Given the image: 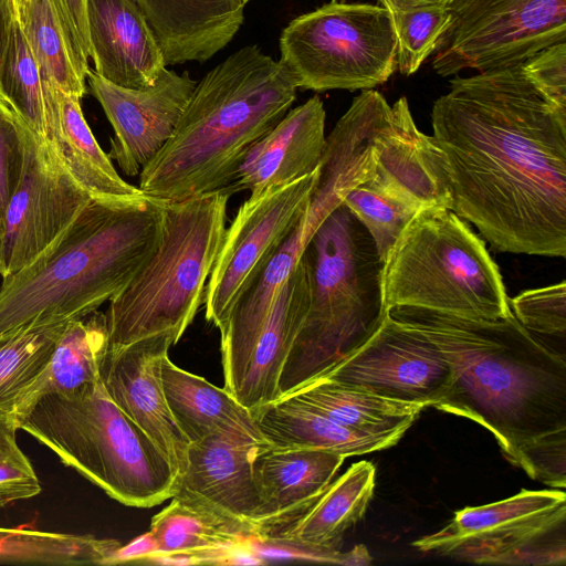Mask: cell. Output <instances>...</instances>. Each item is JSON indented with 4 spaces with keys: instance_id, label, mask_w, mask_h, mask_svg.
Wrapping results in <instances>:
<instances>
[{
    "instance_id": "1",
    "label": "cell",
    "mask_w": 566,
    "mask_h": 566,
    "mask_svg": "<svg viewBox=\"0 0 566 566\" xmlns=\"http://www.w3.org/2000/svg\"><path fill=\"white\" fill-rule=\"evenodd\" d=\"M452 210L497 251L566 255V113L522 63L454 77L432 106Z\"/></svg>"
},
{
    "instance_id": "2",
    "label": "cell",
    "mask_w": 566,
    "mask_h": 566,
    "mask_svg": "<svg viewBox=\"0 0 566 566\" xmlns=\"http://www.w3.org/2000/svg\"><path fill=\"white\" fill-rule=\"evenodd\" d=\"M433 342L450 363L451 382L433 408L489 430L517 465L521 450L566 430V360L526 331L513 313L471 319L419 307L388 311Z\"/></svg>"
},
{
    "instance_id": "3",
    "label": "cell",
    "mask_w": 566,
    "mask_h": 566,
    "mask_svg": "<svg viewBox=\"0 0 566 566\" xmlns=\"http://www.w3.org/2000/svg\"><path fill=\"white\" fill-rule=\"evenodd\" d=\"M296 92L287 67L259 45L230 54L196 84L172 135L138 175L139 190L164 203L223 190Z\"/></svg>"
},
{
    "instance_id": "4",
    "label": "cell",
    "mask_w": 566,
    "mask_h": 566,
    "mask_svg": "<svg viewBox=\"0 0 566 566\" xmlns=\"http://www.w3.org/2000/svg\"><path fill=\"white\" fill-rule=\"evenodd\" d=\"M165 203L92 199L36 261L3 277L0 336L32 322L72 319L118 294L156 250Z\"/></svg>"
},
{
    "instance_id": "5",
    "label": "cell",
    "mask_w": 566,
    "mask_h": 566,
    "mask_svg": "<svg viewBox=\"0 0 566 566\" xmlns=\"http://www.w3.org/2000/svg\"><path fill=\"white\" fill-rule=\"evenodd\" d=\"M311 296L285 361L280 397L322 377L377 331L387 314L376 244L343 203L318 226L304 250Z\"/></svg>"
},
{
    "instance_id": "6",
    "label": "cell",
    "mask_w": 566,
    "mask_h": 566,
    "mask_svg": "<svg viewBox=\"0 0 566 566\" xmlns=\"http://www.w3.org/2000/svg\"><path fill=\"white\" fill-rule=\"evenodd\" d=\"M60 461L133 507L171 499L177 474L156 443L111 399L98 381L69 394H49L17 417Z\"/></svg>"
},
{
    "instance_id": "7",
    "label": "cell",
    "mask_w": 566,
    "mask_h": 566,
    "mask_svg": "<svg viewBox=\"0 0 566 566\" xmlns=\"http://www.w3.org/2000/svg\"><path fill=\"white\" fill-rule=\"evenodd\" d=\"M229 197L212 191L165 203L159 243L105 313L109 346L168 335L175 345L205 302L224 231Z\"/></svg>"
},
{
    "instance_id": "8",
    "label": "cell",
    "mask_w": 566,
    "mask_h": 566,
    "mask_svg": "<svg viewBox=\"0 0 566 566\" xmlns=\"http://www.w3.org/2000/svg\"><path fill=\"white\" fill-rule=\"evenodd\" d=\"M386 312L410 306L495 321L512 311L497 264L484 241L453 210H419L382 269Z\"/></svg>"
},
{
    "instance_id": "9",
    "label": "cell",
    "mask_w": 566,
    "mask_h": 566,
    "mask_svg": "<svg viewBox=\"0 0 566 566\" xmlns=\"http://www.w3.org/2000/svg\"><path fill=\"white\" fill-rule=\"evenodd\" d=\"M280 60L297 88L370 90L396 70L397 38L382 6L331 2L282 30Z\"/></svg>"
},
{
    "instance_id": "10",
    "label": "cell",
    "mask_w": 566,
    "mask_h": 566,
    "mask_svg": "<svg viewBox=\"0 0 566 566\" xmlns=\"http://www.w3.org/2000/svg\"><path fill=\"white\" fill-rule=\"evenodd\" d=\"M411 545L422 553L478 564L565 565L566 495L523 489L502 501L464 507Z\"/></svg>"
},
{
    "instance_id": "11",
    "label": "cell",
    "mask_w": 566,
    "mask_h": 566,
    "mask_svg": "<svg viewBox=\"0 0 566 566\" xmlns=\"http://www.w3.org/2000/svg\"><path fill=\"white\" fill-rule=\"evenodd\" d=\"M566 42V0H454L433 51L441 76L521 64Z\"/></svg>"
},
{
    "instance_id": "12",
    "label": "cell",
    "mask_w": 566,
    "mask_h": 566,
    "mask_svg": "<svg viewBox=\"0 0 566 566\" xmlns=\"http://www.w3.org/2000/svg\"><path fill=\"white\" fill-rule=\"evenodd\" d=\"M318 169L293 182L251 193L226 228L203 302L206 319L219 329L306 211Z\"/></svg>"
},
{
    "instance_id": "13",
    "label": "cell",
    "mask_w": 566,
    "mask_h": 566,
    "mask_svg": "<svg viewBox=\"0 0 566 566\" xmlns=\"http://www.w3.org/2000/svg\"><path fill=\"white\" fill-rule=\"evenodd\" d=\"M91 200L50 144L25 125L23 169L4 218L2 279L45 253Z\"/></svg>"
},
{
    "instance_id": "14",
    "label": "cell",
    "mask_w": 566,
    "mask_h": 566,
    "mask_svg": "<svg viewBox=\"0 0 566 566\" xmlns=\"http://www.w3.org/2000/svg\"><path fill=\"white\" fill-rule=\"evenodd\" d=\"M452 376L433 342L387 312L365 344L319 378L427 408L444 395Z\"/></svg>"
},
{
    "instance_id": "15",
    "label": "cell",
    "mask_w": 566,
    "mask_h": 566,
    "mask_svg": "<svg viewBox=\"0 0 566 566\" xmlns=\"http://www.w3.org/2000/svg\"><path fill=\"white\" fill-rule=\"evenodd\" d=\"M86 77L115 133L108 157L125 175L138 176L172 135L197 82L167 67L145 88L116 85L91 69Z\"/></svg>"
},
{
    "instance_id": "16",
    "label": "cell",
    "mask_w": 566,
    "mask_h": 566,
    "mask_svg": "<svg viewBox=\"0 0 566 566\" xmlns=\"http://www.w3.org/2000/svg\"><path fill=\"white\" fill-rule=\"evenodd\" d=\"M174 345L163 334L108 346L101 380L111 399L165 454L178 479L186 470L190 442L174 419L161 381V364Z\"/></svg>"
},
{
    "instance_id": "17",
    "label": "cell",
    "mask_w": 566,
    "mask_h": 566,
    "mask_svg": "<svg viewBox=\"0 0 566 566\" xmlns=\"http://www.w3.org/2000/svg\"><path fill=\"white\" fill-rule=\"evenodd\" d=\"M268 443L239 433H216L191 442L186 470L177 479L172 497L210 509L256 534L261 500L253 461Z\"/></svg>"
},
{
    "instance_id": "18",
    "label": "cell",
    "mask_w": 566,
    "mask_h": 566,
    "mask_svg": "<svg viewBox=\"0 0 566 566\" xmlns=\"http://www.w3.org/2000/svg\"><path fill=\"white\" fill-rule=\"evenodd\" d=\"M310 296V268L303 253L276 292L266 318L247 350L223 370V388L252 413L280 398V378L305 321Z\"/></svg>"
},
{
    "instance_id": "19",
    "label": "cell",
    "mask_w": 566,
    "mask_h": 566,
    "mask_svg": "<svg viewBox=\"0 0 566 566\" xmlns=\"http://www.w3.org/2000/svg\"><path fill=\"white\" fill-rule=\"evenodd\" d=\"M323 102L313 96L289 112L248 150L223 190L231 196L283 186L318 169L326 145Z\"/></svg>"
},
{
    "instance_id": "20",
    "label": "cell",
    "mask_w": 566,
    "mask_h": 566,
    "mask_svg": "<svg viewBox=\"0 0 566 566\" xmlns=\"http://www.w3.org/2000/svg\"><path fill=\"white\" fill-rule=\"evenodd\" d=\"M344 460L342 454L321 449L265 444L253 461L261 500L258 537L277 534L313 505Z\"/></svg>"
},
{
    "instance_id": "21",
    "label": "cell",
    "mask_w": 566,
    "mask_h": 566,
    "mask_svg": "<svg viewBox=\"0 0 566 566\" xmlns=\"http://www.w3.org/2000/svg\"><path fill=\"white\" fill-rule=\"evenodd\" d=\"M86 24L94 71L108 82L145 88L167 67L155 34L134 0H86Z\"/></svg>"
},
{
    "instance_id": "22",
    "label": "cell",
    "mask_w": 566,
    "mask_h": 566,
    "mask_svg": "<svg viewBox=\"0 0 566 566\" xmlns=\"http://www.w3.org/2000/svg\"><path fill=\"white\" fill-rule=\"evenodd\" d=\"M46 119V142L76 184L94 200L133 201L144 195L114 168L88 127L81 97L61 91L40 72Z\"/></svg>"
},
{
    "instance_id": "23",
    "label": "cell",
    "mask_w": 566,
    "mask_h": 566,
    "mask_svg": "<svg viewBox=\"0 0 566 566\" xmlns=\"http://www.w3.org/2000/svg\"><path fill=\"white\" fill-rule=\"evenodd\" d=\"M161 49L166 66L203 63L224 49L244 22L243 0H134Z\"/></svg>"
},
{
    "instance_id": "24",
    "label": "cell",
    "mask_w": 566,
    "mask_h": 566,
    "mask_svg": "<svg viewBox=\"0 0 566 566\" xmlns=\"http://www.w3.org/2000/svg\"><path fill=\"white\" fill-rule=\"evenodd\" d=\"M161 381L174 419L190 443L216 433L265 441L251 410L226 388L179 368L168 356L161 364Z\"/></svg>"
},
{
    "instance_id": "25",
    "label": "cell",
    "mask_w": 566,
    "mask_h": 566,
    "mask_svg": "<svg viewBox=\"0 0 566 566\" xmlns=\"http://www.w3.org/2000/svg\"><path fill=\"white\" fill-rule=\"evenodd\" d=\"M371 462L352 464L303 514L271 537L302 547L335 553L345 532L365 515L375 490Z\"/></svg>"
},
{
    "instance_id": "26",
    "label": "cell",
    "mask_w": 566,
    "mask_h": 566,
    "mask_svg": "<svg viewBox=\"0 0 566 566\" xmlns=\"http://www.w3.org/2000/svg\"><path fill=\"white\" fill-rule=\"evenodd\" d=\"M171 499L151 518L149 531L157 541V553L190 554L199 565H229L235 549L258 538L248 525L202 505Z\"/></svg>"
},
{
    "instance_id": "27",
    "label": "cell",
    "mask_w": 566,
    "mask_h": 566,
    "mask_svg": "<svg viewBox=\"0 0 566 566\" xmlns=\"http://www.w3.org/2000/svg\"><path fill=\"white\" fill-rule=\"evenodd\" d=\"M108 346L105 313L96 310L69 321L44 369L18 399L15 417L45 395L69 394L98 381Z\"/></svg>"
},
{
    "instance_id": "28",
    "label": "cell",
    "mask_w": 566,
    "mask_h": 566,
    "mask_svg": "<svg viewBox=\"0 0 566 566\" xmlns=\"http://www.w3.org/2000/svg\"><path fill=\"white\" fill-rule=\"evenodd\" d=\"M358 433L395 446L426 408L318 378L287 395ZM284 397V396H283Z\"/></svg>"
},
{
    "instance_id": "29",
    "label": "cell",
    "mask_w": 566,
    "mask_h": 566,
    "mask_svg": "<svg viewBox=\"0 0 566 566\" xmlns=\"http://www.w3.org/2000/svg\"><path fill=\"white\" fill-rule=\"evenodd\" d=\"M253 416L264 440L274 447L321 449L345 458L392 447L340 426L292 396L260 407Z\"/></svg>"
},
{
    "instance_id": "30",
    "label": "cell",
    "mask_w": 566,
    "mask_h": 566,
    "mask_svg": "<svg viewBox=\"0 0 566 566\" xmlns=\"http://www.w3.org/2000/svg\"><path fill=\"white\" fill-rule=\"evenodd\" d=\"M115 538L40 531L28 525L0 527V564L103 565L120 546Z\"/></svg>"
},
{
    "instance_id": "31",
    "label": "cell",
    "mask_w": 566,
    "mask_h": 566,
    "mask_svg": "<svg viewBox=\"0 0 566 566\" xmlns=\"http://www.w3.org/2000/svg\"><path fill=\"white\" fill-rule=\"evenodd\" d=\"M69 321L32 322L0 336V410L14 412L18 399L44 369Z\"/></svg>"
},
{
    "instance_id": "32",
    "label": "cell",
    "mask_w": 566,
    "mask_h": 566,
    "mask_svg": "<svg viewBox=\"0 0 566 566\" xmlns=\"http://www.w3.org/2000/svg\"><path fill=\"white\" fill-rule=\"evenodd\" d=\"M343 205L370 234L382 262L408 222L423 209L415 198L375 176L348 191Z\"/></svg>"
},
{
    "instance_id": "33",
    "label": "cell",
    "mask_w": 566,
    "mask_h": 566,
    "mask_svg": "<svg viewBox=\"0 0 566 566\" xmlns=\"http://www.w3.org/2000/svg\"><path fill=\"white\" fill-rule=\"evenodd\" d=\"M17 17L39 69L64 93L82 97L85 81L76 73L51 0H22Z\"/></svg>"
},
{
    "instance_id": "34",
    "label": "cell",
    "mask_w": 566,
    "mask_h": 566,
    "mask_svg": "<svg viewBox=\"0 0 566 566\" xmlns=\"http://www.w3.org/2000/svg\"><path fill=\"white\" fill-rule=\"evenodd\" d=\"M0 95L36 136L46 140L45 105L40 69L18 17L12 23L0 67Z\"/></svg>"
},
{
    "instance_id": "35",
    "label": "cell",
    "mask_w": 566,
    "mask_h": 566,
    "mask_svg": "<svg viewBox=\"0 0 566 566\" xmlns=\"http://www.w3.org/2000/svg\"><path fill=\"white\" fill-rule=\"evenodd\" d=\"M390 12L397 38L396 69L403 75H411L436 50L450 19V6Z\"/></svg>"
},
{
    "instance_id": "36",
    "label": "cell",
    "mask_w": 566,
    "mask_h": 566,
    "mask_svg": "<svg viewBox=\"0 0 566 566\" xmlns=\"http://www.w3.org/2000/svg\"><path fill=\"white\" fill-rule=\"evenodd\" d=\"M18 429L15 413L0 410V506L34 497L42 490L32 463L17 442Z\"/></svg>"
},
{
    "instance_id": "37",
    "label": "cell",
    "mask_w": 566,
    "mask_h": 566,
    "mask_svg": "<svg viewBox=\"0 0 566 566\" xmlns=\"http://www.w3.org/2000/svg\"><path fill=\"white\" fill-rule=\"evenodd\" d=\"M510 307L520 324L533 335L565 338L566 283L526 290L509 298Z\"/></svg>"
},
{
    "instance_id": "38",
    "label": "cell",
    "mask_w": 566,
    "mask_h": 566,
    "mask_svg": "<svg viewBox=\"0 0 566 566\" xmlns=\"http://www.w3.org/2000/svg\"><path fill=\"white\" fill-rule=\"evenodd\" d=\"M24 127L25 123L0 95V244L6 211L23 169Z\"/></svg>"
},
{
    "instance_id": "39",
    "label": "cell",
    "mask_w": 566,
    "mask_h": 566,
    "mask_svg": "<svg viewBox=\"0 0 566 566\" xmlns=\"http://www.w3.org/2000/svg\"><path fill=\"white\" fill-rule=\"evenodd\" d=\"M517 467L532 479L554 489L566 486V430L554 431L526 444Z\"/></svg>"
},
{
    "instance_id": "40",
    "label": "cell",
    "mask_w": 566,
    "mask_h": 566,
    "mask_svg": "<svg viewBox=\"0 0 566 566\" xmlns=\"http://www.w3.org/2000/svg\"><path fill=\"white\" fill-rule=\"evenodd\" d=\"M522 69L534 87L566 113V42L541 50L524 61Z\"/></svg>"
},
{
    "instance_id": "41",
    "label": "cell",
    "mask_w": 566,
    "mask_h": 566,
    "mask_svg": "<svg viewBox=\"0 0 566 566\" xmlns=\"http://www.w3.org/2000/svg\"><path fill=\"white\" fill-rule=\"evenodd\" d=\"M64 33L73 66L85 81L90 69L86 0H51Z\"/></svg>"
},
{
    "instance_id": "42",
    "label": "cell",
    "mask_w": 566,
    "mask_h": 566,
    "mask_svg": "<svg viewBox=\"0 0 566 566\" xmlns=\"http://www.w3.org/2000/svg\"><path fill=\"white\" fill-rule=\"evenodd\" d=\"M158 552V544L150 531L139 535L126 545H120L103 565L143 564L150 555Z\"/></svg>"
},
{
    "instance_id": "43",
    "label": "cell",
    "mask_w": 566,
    "mask_h": 566,
    "mask_svg": "<svg viewBox=\"0 0 566 566\" xmlns=\"http://www.w3.org/2000/svg\"><path fill=\"white\" fill-rule=\"evenodd\" d=\"M17 18L14 0H0V67L10 38L12 23Z\"/></svg>"
},
{
    "instance_id": "44",
    "label": "cell",
    "mask_w": 566,
    "mask_h": 566,
    "mask_svg": "<svg viewBox=\"0 0 566 566\" xmlns=\"http://www.w3.org/2000/svg\"><path fill=\"white\" fill-rule=\"evenodd\" d=\"M454 0H379L389 11L407 10L430 6H450Z\"/></svg>"
},
{
    "instance_id": "45",
    "label": "cell",
    "mask_w": 566,
    "mask_h": 566,
    "mask_svg": "<svg viewBox=\"0 0 566 566\" xmlns=\"http://www.w3.org/2000/svg\"><path fill=\"white\" fill-rule=\"evenodd\" d=\"M371 556L364 545H357L352 551L344 553L342 565H369Z\"/></svg>"
},
{
    "instance_id": "46",
    "label": "cell",
    "mask_w": 566,
    "mask_h": 566,
    "mask_svg": "<svg viewBox=\"0 0 566 566\" xmlns=\"http://www.w3.org/2000/svg\"><path fill=\"white\" fill-rule=\"evenodd\" d=\"M20 1H22V0H14V3H18V2H20Z\"/></svg>"
},
{
    "instance_id": "47",
    "label": "cell",
    "mask_w": 566,
    "mask_h": 566,
    "mask_svg": "<svg viewBox=\"0 0 566 566\" xmlns=\"http://www.w3.org/2000/svg\"><path fill=\"white\" fill-rule=\"evenodd\" d=\"M249 1H251V0H243L244 3H248Z\"/></svg>"
},
{
    "instance_id": "48",
    "label": "cell",
    "mask_w": 566,
    "mask_h": 566,
    "mask_svg": "<svg viewBox=\"0 0 566 566\" xmlns=\"http://www.w3.org/2000/svg\"><path fill=\"white\" fill-rule=\"evenodd\" d=\"M0 248H1V244H0Z\"/></svg>"
}]
</instances>
